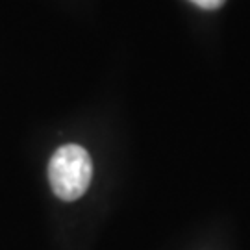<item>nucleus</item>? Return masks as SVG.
I'll list each match as a JSON object with an SVG mask.
<instances>
[{"mask_svg": "<svg viewBox=\"0 0 250 250\" xmlns=\"http://www.w3.org/2000/svg\"><path fill=\"white\" fill-rule=\"evenodd\" d=\"M91 176V156L78 145H65L58 148L48 163V180L54 195L67 202L80 198L87 191Z\"/></svg>", "mask_w": 250, "mask_h": 250, "instance_id": "obj_1", "label": "nucleus"}, {"mask_svg": "<svg viewBox=\"0 0 250 250\" xmlns=\"http://www.w3.org/2000/svg\"><path fill=\"white\" fill-rule=\"evenodd\" d=\"M193 4H197L198 8H204V9H217L221 8L226 0H191Z\"/></svg>", "mask_w": 250, "mask_h": 250, "instance_id": "obj_2", "label": "nucleus"}]
</instances>
